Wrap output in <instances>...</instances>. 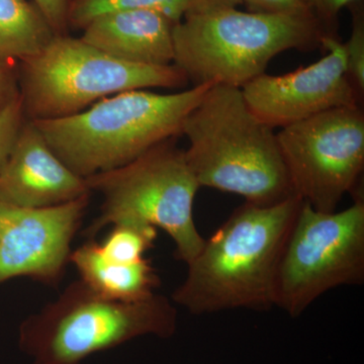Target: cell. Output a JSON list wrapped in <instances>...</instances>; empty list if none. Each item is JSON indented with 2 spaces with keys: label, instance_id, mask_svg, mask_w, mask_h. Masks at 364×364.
<instances>
[{
  "label": "cell",
  "instance_id": "obj_8",
  "mask_svg": "<svg viewBox=\"0 0 364 364\" xmlns=\"http://www.w3.org/2000/svg\"><path fill=\"white\" fill-rule=\"evenodd\" d=\"M363 282V198L331 213L303 202L280 257L274 306L296 318L327 291Z\"/></svg>",
  "mask_w": 364,
  "mask_h": 364
},
{
  "label": "cell",
  "instance_id": "obj_3",
  "mask_svg": "<svg viewBox=\"0 0 364 364\" xmlns=\"http://www.w3.org/2000/svg\"><path fill=\"white\" fill-rule=\"evenodd\" d=\"M214 85L170 95L124 91L72 116L32 122L57 156L87 178L128 164L158 144L182 135L189 114Z\"/></svg>",
  "mask_w": 364,
  "mask_h": 364
},
{
  "label": "cell",
  "instance_id": "obj_14",
  "mask_svg": "<svg viewBox=\"0 0 364 364\" xmlns=\"http://www.w3.org/2000/svg\"><path fill=\"white\" fill-rule=\"evenodd\" d=\"M69 262L76 267L81 282L95 293L114 301H144L154 296L160 279L147 258L124 264L107 259L95 239L71 251Z\"/></svg>",
  "mask_w": 364,
  "mask_h": 364
},
{
  "label": "cell",
  "instance_id": "obj_2",
  "mask_svg": "<svg viewBox=\"0 0 364 364\" xmlns=\"http://www.w3.org/2000/svg\"><path fill=\"white\" fill-rule=\"evenodd\" d=\"M186 160L200 188L272 205L294 193L274 129L248 109L241 88L214 85L182 129Z\"/></svg>",
  "mask_w": 364,
  "mask_h": 364
},
{
  "label": "cell",
  "instance_id": "obj_10",
  "mask_svg": "<svg viewBox=\"0 0 364 364\" xmlns=\"http://www.w3.org/2000/svg\"><path fill=\"white\" fill-rule=\"evenodd\" d=\"M326 54L309 66L284 75L262 73L241 88L251 112L270 128H284L337 107L360 105L347 73L344 43L326 36Z\"/></svg>",
  "mask_w": 364,
  "mask_h": 364
},
{
  "label": "cell",
  "instance_id": "obj_4",
  "mask_svg": "<svg viewBox=\"0 0 364 364\" xmlns=\"http://www.w3.org/2000/svg\"><path fill=\"white\" fill-rule=\"evenodd\" d=\"M329 33L311 11L267 14L225 9L183 16L173 28V64L193 85L242 88L277 55L322 47Z\"/></svg>",
  "mask_w": 364,
  "mask_h": 364
},
{
  "label": "cell",
  "instance_id": "obj_18",
  "mask_svg": "<svg viewBox=\"0 0 364 364\" xmlns=\"http://www.w3.org/2000/svg\"><path fill=\"white\" fill-rule=\"evenodd\" d=\"M360 1L353 6L352 31L348 42L344 43L346 53L347 73L352 85L363 97L364 92V14Z\"/></svg>",
  "mask_w": 364,
  "mask_h": 364
},
{
  "label": "cell",
  "instance_id": "obj_20",
  "mask_svg": "<svg viewBox=\"0 0 364 364\" xmlns=\"http://www.w3.org/2000/svg\"><path fill=\"white\" fill-rule=\"evenodd\" d=\"M18 62L0 55V112L21 97Z\"/></svg>",
  "mask_w": 364,
  "mask_h": 364
},
{
  "label": "cell",
  "instance_id": "obj_12",
  "mask_svg": "<svg viewBox=\"0 0 364 364\" xmlns=\"http://www.w3.org/2000/svg\"><path fill=\"white\" fill-rule=\"evenodd\" d=\"M85 178L62 161L26 119L0 173V200L25 208H49L90 196Z\"/></svg>",
  "mask_w": 364,
  "mask_h": 364
},
{
  "label": "cell",
  "instance_id": "obj_7",
  "mask_svg": "<svg viewBox=\"0 0 364 364\" xmlns=\"http://www.w3.org/2000/svg\"><path fill=\"white\" fill-rule=\"evenodd\" d=\"M91 193L104 198L100 214L85 231L95 239L105 227L135 221L160 228L176 244V259L186 264L202 250L205 239L193 220L200 184L176 138L158 144L133 161L85 178Z\"/></svg>",
  "mask_w": 364,
  "mask_h": 364
},
{
  "label": "cell",
  "instance_id": "obj_11",
  "mask_svg": "<svg viewBox=\"0 0 364 364\" xmlns=\"http://www.w3.org/2000/svg\"><path fill=\"white\" fill-rule=\"evenodd\" d=\"M90 196L49 208L0 200V284L30 277L55 286L63 277Z\"/></svg>",
  "mask_w": 364,
  "mask_h": 364
},
{
  "label": "cell",
  "instance_id": "obj_22",
  "mask_svg": "<svg viewBox=\"0 0 364 364\" xmlns=\"http://www.w3.org/2000/svg\"><path fill=\"white\" fill-rule=\"evenodd\" d=\"M358 1L360 0H305V4L329 33L335 35V26L340 11Z\"/></svg>",
  "mask_w": 364,
  "mask_h": 364
},
{
  "label": "cell",
  "instance_id": "obj_6",
  "mask_svg": "<svg viewBox=\"0 0 364 364\" xmlns=\"http://www.w3.org/2000/svg\"><path fill=\"white\" fill-rule=\"evenodd\" d=\"M18 70L28 121L72 116L124 91L183 88L189 83L176 64L128 63L68 35L55 36L39 53L18 61Z\"/></svg>",
  "mask_w": 364,
  "mask_h": 364
},
{
  "label": "cell",
  "instance_id": "obj_19",
  "mask_svg": "<svg viewBox=\"0 0 364 364\" xmlns=\"http://www.w3.org/2000/svg\"><path fill=\"white\" fill-rule=\"evenodd\" d=\"M25 121L21 97L0 112V173L11 155Z\"/></svg>",
  "mask_w": 364,
  "mask_h": 364
},
{
  "label": "cell",
  "instance_id": "obj_9",
  "mask_svg": "<svg viewBox=\"0 0 364 364\" xmlns=\"http://www.w3.org/2000/svg\"><path fill=\"white\" fill-rule=\"evenodd\" d=\"M277 139L294 193L320 212L336 210L363 171L360 105L329 109L289 124Z\"/></svg>",
  "mask_w": 364,
  "mask_h": 364
},
{
  "label": "cell",
  "instance_id": "obj_1",
  "mask_svg": "<svg viewBox=\"0 0 364 364\" xmlns=\"http://www.w3.org/2000/svg\"><path fill=\"white\" fill-rule=\"evenodd\" d=\"M303 202L294 196L277 205L245 202L237 208L188 263L172 301L193 315L274 306L280 257Z\"/></svg>",
  "mask_w": 364,
  "mask_h": 364
},
{
  "label": "cell",
  "instance_id": "obj_5",
  "mask_svg": "<svg viewBox=\"0 0 364 364\" xmlns=\"http://www.w3.org/2000/svg\"><path fill=\"white\" fill-rule=\"evenodd\" d=\"M176 328V309L165 296L114 301L79 279L21 323L18 345L33 364H80L138 337L170 338Z\"/></svg>",
  "mask_w": 364,
  "mask_h": 364
},
{
  "label": "cell",
  "instance_id": "obj_13",
  "mask_svg": "<svg viewBox=\"0 0 364 364\" xmlns=\"http://www.w3.org/2000/svg\"><path fill=\"white\" fill-rule=\"evenodd\" d=\"M173 21L151 9L102 14L86 25L80 39L112 58L165 66L173 64Z\"/></svg>",
  "mask_w": 364,
  "mask_h": 364
},
{
  "label": "cell",
  "instance_id": "obj_16",
  "mask_svg": "<svg viewBox=\"0 0 364 364\" xmlns=\"http://www.w3.org/2000/svg\"><path fill=\"white\" fill-rule=\"evenodd\" d=\"M186 6L188 0H71L69 25L83 28L102 14L138 9L159 11L179 23L186 13Z\"/></svg>",
  "mask_w": 364,
  "mask_h": 364
},
{
  "label": "cell",
  "instance_id": "obj_15",
  "mask_svg": "<svg viewBox=\"0 0 364 364\" xmlns=\"http://www.w3.org/2000/svg\"><path fill=\"white\" fill-rule=\"evenodd\" d=\"M57 36L35 4L0 0V55L18 62L37 54Z\"/></svg>",
  "mask_w": 364,
  "mask_h": 364
},
{
  "label": "cell",
  "instance_id": "obj_17",
  "mask_svg": "<svg viewBox=\"0 0 364 364\" xmlns=\"http://www.w3.org/2000/svg\"><path fill=\"white\" fill-rule=\"evenodd\" d=\"M157 229L145 223L127 221L112 225L107 237L98 243L100 252L114 262L131 264L145 259L154 245Z\"/></svg>",
  "mask_w": 364,
  "mask_h": 364
},
{
  "label": "cell",
  "instance_id": "obj_24",
  "mask_svg": "<svg viewBox=\"0 0 364 364\" xmlns=\"http://www.w3.org/2000/svg\"><path fill=\"white\" fill-rule=\"evenodd\" d=\"M241 4H243V0H188L184 16L236 9Z\"/></svg>",
  "mask_w": 364,
  "mask_h": 364
},
{
  "label": "cell",
  "instance_id": "obj_23",
  "mask_svg": "<svg viewBox=\"0 0 364 364\" xmlns=\"http://www.w3.org/2000/svg\"><path fill=\"white\" fill-rule=\"evenodd\" d=\"M248 11L256 14H289L310 11L305 0H243Z\"/></svg>",
  "mask_w": 364,
  "mask_h": 364
},
{
  "label": "cell",
  "instance_id": "obj_21",
  "mask_svg": "<svg viewBox=\"0 0 364 364\" xmlns=\"http://www.w3.org/2000/svg\"><path fill=\"white\" fill-rule=\"evenodd\" d=\"M57 36L67 35L71 0H33Z\"/></svg>",
  "mask_w": 364,
  "mask_h": 364
}]
</instances>
